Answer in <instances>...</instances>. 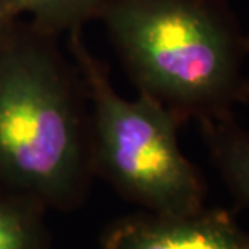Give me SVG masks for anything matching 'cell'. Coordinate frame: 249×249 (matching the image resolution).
<instances>
[{"label":"cell","instance_id":"6da1fadb","mask_svg":"<svg viewBox=\"0 0 249 249\" xmlns=\"http://www.w3.org/2000/svg\"><path fill=\"white\" fill-rule=\"evenodd\" d=\"M18 19L0 39V183L71 208L93 172L86 88L55 36Z\"/></svg>","mask_w":249,"mask_h":249},{"label":"cell","instance_id":"7a4b0ae2","mask_svg":"<svg viewBox=\"0 0 249 249\" xmlns=\"http://www.w3.org/2000/svg\"><path fill=\"white\" fill-rule=\"evenodd\" d=\"M97 19L139 93L181 124L241 103L248 36L226 0H106Z\"/></svg>","mask_w":249,"mask_h":249},{"label":"cell","instance_id":"3957f363","mask_svg":"<svg viewBox=\"0 0 249 249\" xmlns=\"http://www.w3.org/2000/svg\"><path fill=\"white\" fill-rule=\"evenodd\" d=\"M82 36V29L71 31L68 47L91 106L93 170L151 213L183 216L204 209V178L178 142L183 124L147 94L139 93L134 100L121 97L109 82L107 67Z\"/></svg>","mask_w":249,"mask_h":249},{"label":"cell","instance_id":"277c9868","mask_svg":"<svg viewBox=\"0 0 249 249\" xmlns=\"http://www.w3.org/2000/svg\"><path fill=\"white\" fill-rule=\"evenodd\" d=\"M104 249H249V232L222 209L183 216H148L115 224Z\"/></svg>","mask_w":249,"mask_h":249},{"label":"cell","instance_id":"5b68a950","mask_svg":"<svg viewBox=\"0 0 249 249\" xmlns=\"http://www.w3.org/2000/svg\"><path fill=\"white\" fill-rule=\"evenodd\" d=\"M198 122L214 168L234 196L249 206V130L232 114Z\"/></svg>","mask_w":249,"mask_h":249},{"label":"cell","instance_id":"8992f818","mask_svg":"<svg viewBox=\"0 0 249 249\" xmlns=\"http://www.w3.org/2000/svg\"><path fill=\"white\" fill-rule=\"evenodd\" d=\"M29 22L47 35L57 36L82 29L86 22L97 19L106 0H11Z\"/></svg>","mask_w":249,"mask_h":249},{"label":"cell","instance_id":"52a82bcc","mask_svg":"<svg viewBox=\"0 0 249 249\" xmlns=\"http://www.w3.org/2000/svg\"><path fill=\"white\" fill-rule=\"evenodd\" d=\"M0 249H40L34 214L4 199H0Z\"/></svg>","mask_w":249,"mask_h":249},{"label":"cell","instance_id":"ba28073f","mask_svg":"<svg viewBox=\"0 0 249 249\" xmlns=\"http://www.w3.org/2000/svg\"><path fill=\"white\" fill-rule=\"evenodd\" d=\"M21 17L11 0H0V39Z\"/></svg>","mask_w":249,"mask_h":249},{"label":"cell","instance_id":"9c48e42d","mask_svg":"<svg viewBox=\"0 0 249 249\" xmlns=\"http://www.w3.org/2000/svg\"><path fill=\"white\" fill-rule=\"evenodd\" d=\"M241 103L249 104V36H248V57H247V72L244 80V90H242V100Z\"/></svg>","mask_w":249,"mask_h":249}]
</instances>
